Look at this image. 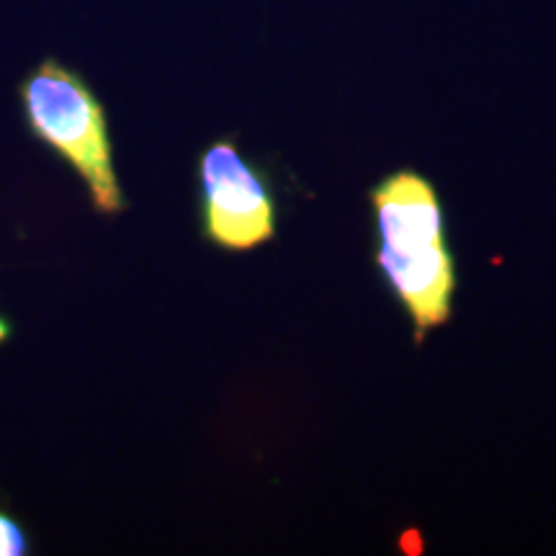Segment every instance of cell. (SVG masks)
I'll return each mask as SVG.
<instances>
[{
    "instance_id": "cell-1",
    "label": "cell",
    "mask_w": 556,
    "mask_h": 556,
    "mask_svg": "<svg viewBox=\"0 0 556 556\" xmlns=\"http://www.w3.org/2000/svg\"><path fill=\"white\" fill-rule=\"evenodd\" d=\"M377 268L415 325L420 343L448 323L456 296V263L448 248L441 197L415 170L389 173L371 189Z\"/></svg>"
},
{
    "instance_id": "cell-2",
    "label": "cell",
    "mask_w": 556,
    "mask_h": 556,
    "mask_svg": "<svg viewBox=\"0 0 556 556\" xmlns=\"http://www.w3.org/2000/svg\"><path fill=\"white\" fill-rule=\"evenodd\" d=\"M18 101L31 135L86 180L99 214L127 208L116 184L106 109L88 80L58 58L37 62L18 83Z\"/></svg>"
},
{
    "instance_id": "cell-3",
    "label": "cell",
    "mask_w": 556,
    "mask_h": 556,
    "mask_svg": "<svg viewBox=\"0 0 556 556\" xmlns=\"http://www.w3.org/2000/svg\"><path fill=\"white\" fill-rule=\"evenodd\" d=\"M199 184L208 242L225 250H253L276 238L274 191L235 139H217L201 152Z\"/></svg>"
},
{
    "instance_id": "cell-4",
    "label": "cell",
    "mask_w": 556,
    "mask_h": 556,
    "mask_svg": "<svg viewBox=\"0 0 556 556\" xmlns=\"http://www.w3.org/2000/svg\"><path fill=\"white\" fill-rule=\"evenodd\" d=\"M29 552V539L16 520L0 513V556H21Z\"/></svg>"
},
{
    "instance_id": "cell-5",
    "label": "cell",
    "mask_w": 556,
    "mask_h": 556,
    "mask_svg": "<svg viewBox=\"0 0 556 556\" xmlns=\"http://www.w3.org/2000/svg\"><path fill=\"white\" fill-rule=\"evenodd\" d=\"M9 336V325H5V319H0V340H5Z\"/></svg>"
}]
</instances>
